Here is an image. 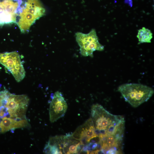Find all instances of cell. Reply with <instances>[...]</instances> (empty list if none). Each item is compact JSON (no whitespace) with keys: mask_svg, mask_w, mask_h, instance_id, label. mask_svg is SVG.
Instances as JSON below:
<instances>
[{"mask_svg":"<svg viewBox=\"0 0 154 154\" xmlns=\"http://www.w3.org/2000/svg\"><path fill=\"white\" fill-rule=\"evenodd\" d=\"M91 114L96 133L100 139L108 135H114L125 128L122 116L111 114L100 104L93 105Z\"/></svg>","mask_w":154,"mask_h":154,"instance_id":"obj_1","label":"cell"},{"mask_svg":"<svg viewBox=\"0 0 154 154\" xmlns=\"http://www.w3.org/2000/svg\"><path fill=\"white\" fill-rule=\"evenodd\" d=\"M118 90L125 101L135 108L147 101L154 93L152 88L136 83L123 84L119 86Z\"/></svg>","mask_w":154,"mask_h":154,"instance_id":"obj_2","label":"cell"},{"mask_svg":"<svg viewBox=\"0 0 154 154\" xmlns=\"http://www.w3.org/2000/svg\"><path fill=\"white\" fill-rule=\"evenodd\" d=\"M45 10L39 0H26L25 7L16 24L23 33L29 31L36 21L44 15Z\"/></svg>","mask_w":154,"mask_h":154,"instance_id":"obj_3","label":"cell"},{"mask_svg":"<svg viewBox=\"0 0 154 154\" xmlns=\"http://www.w3.org/2000/svg\"><path fill=\"white\" fill-rule=\"evenodd\" d=\"M26 0H0V26L16 23Z\"/></svg>","mask_w":154,"mask_h":154,"instance_id":"obj_4","label":"cell"},{"mask_svg":"<svg viewBox=\"0 0 154 154\" xmlns=\"http://www.w3.org/2000/svg\"><path fill=\"white\" fill-rule=\"evenodd\" d=\"M75 36L80 47V53L82 56L92 57L94 51H101L104 49V46L99 41L96 31L94 29H92L87 34L77 32L75 33Z\"/></svg>","mask_w":154,"mask_h":154,"instance_id":"obj_5","label":"cell"},{"mask_svg":"<svg viewBox=\"0 0 154 154\" xmlns=\"http://www.w3.org/2000/svg\"><path fill=\"white\" fill-rule=\"evenodd\" d=\"M29 101L26 95H15L9 92L4 105L8 109L10 118L25 119Z\"/></svg>","mask_w":154,"mask_h":154,"instance_id":"obj_6","label":"cell"},{"mask_svg":"<svg viewBox=\"0 0 154 154\" xmlns=\"http://www.w3.org/2000/svg\"><path fill=\"white\" fill-rule=\"evenodd\" d=\"M0 64L10 71L17 82H21L25 78V72L17 52L0 53Z\"/></svg>","mask_w":154,"mask_h":154,"instance_id":"obj_7","label":"cell"},{"mask_svg":"<svg viewBox=\"0 0 154 154\" xmlns=\"http://www.w3.org/2000/svg\"><path fill=\"white\" fill-rule=\"evenodd\" d=\"M74 143L70 134L52 137L46 144L43 152L46 154H68L69 146Z\"/></svg>","mask_w":154,"mask_h":154,"instance_id":"obj_8","label":"cell"},{"mask_svg":"<svg viewBox=\"0 0 154 154\" xmlns=\"http://www.w3.org/2000/svg\"><path fill=\"white\" fill-rule=\"evenodd\" d=\"M67 105L61 92L54 94L49 108L50 120L52 123L63 117L67 110Z\"/></svg>","mask_w":154,"mask_h":154,"instance_id":"obj_9","label":"cell"},{"mask_svg":"<svg viewBox=\"0 0 154 154\" xmlns=\"http://www.w3.org/2000/svg\"><path fill=\"white\" fill-rule=\"evenodd\" d=\"M74 133L77 138L83 142L87 141L89 143L91 139L98 136L96 133L95 127L91 118L78 127Z\"/></svg>","mask_w":154,"mask_h":154,"instance_id":"obj_10","label":"cell"},{"mask_svg":"<svg viewBox=\"0 0 154 154\" xmlns=\"http://www.w3.org/2000/svg\"><path fill=\"white\" fill-rule=\"evenodd\" d=\"M29 125L27 119H19L4 117L0 122V132L1 133H4L17 128L28 127Z\"/></svg>","mask_w":154,"mask_h":154,"instance_id":"obj_11","label":"cell"},{"mask_svg":"<svg viewBox=\"0 0 154 154\" xmlns=\"http://www.w3.org/2000/svg\"><path fill=\"white\" fill-rule=\"evenodd\" d=\"M137 37L139 44L150 43L153 38V33L150 30L143 27L138 30Z\"/></svg>","mask_w":154,"mask_h":154,"instance_id":"obj_12","label":"cell"}]
</instances>
